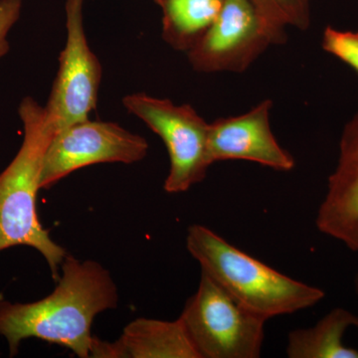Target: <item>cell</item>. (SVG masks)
Masks as SVG:
<instances>
[{
  "label": "cell",
  "instance_id": "obj_12",
  "mask_svg": "<svg viewBox=\"0 0 358 358\" xmlns=\"http://www.w3.org/2000/svg\"><path fill=\"white\" fill-rule=\"evenodd\" d=\"M162 11V38L189 52L217 20L224 0H154Z\"/></svg>",
  "mask_w": 358,
  "mask_h": 358
},
{
  "label": "cell",
  "instance_id": "obj_8",
  "mask_svg": "<svg viewBox=\"0 0 358 358\" xmlns=\"http://www.w3.org/2000/svg\"><path fill=\"white\" fill-rule=\"evenodd\" d=\"M148 143L112 122H75L52 138L42 167L41 189H49L78 169L99 164H131L147 157Z\"/></svg>",
  "mask_w": 358,
  "mask_h": 358
},
{
  "label": "cell",
  "instance_id": "obj_16",
  "mask_svg": "<svg viewBox=\"0 0 358 358\" xmlns=\"http://www.w3.org/2000/svg\"><path fill=\"white\" fill-rule=\"evenodd\" d=\"M22 6V0H0V59L10 49L8 34L20 20Z\"/></svg>",
  "mask_w": 358,
  "mask_h": 358
},
{
  "label": "cell",
  "instance_id": "obj_11",
  "mask_svg": "<svg viewBox=\"0 0 358 358\" xmlns=\"http://www.w3.org/2000/svg\"><path fill=\"white\" fill-rule=\"evenodd\" d=\"M90 357L200 358L180 320L145 317L129 322L113 343L94 336Z\"/></svg>",
  "mask_w": 358,
  "mask_h": 358
},
{
  "label": "cell",
  "instance_id": "obj_2",
  "mask_svg": "<svg viewBox=\"0 0 358 358\" xmlns=\"http://www.w3.org/2000/svg\"><path fill=\"white\" fill-rule=\"evenodd\" d=\"M18 115L24 131L22 145L0 173V252L16 246L37 250L57 282L68 253L44 229L36 207L45 154L57 131L47 119L43 106L32 96L23 98Z\"/></svg>",
  "mask_w": 358,
  "mask_h": 358
},
{
  "label": "cell",
  "instance_id": "obj_3",
  "mask_svg": "<svg viewBox=\"0 0 358 358\" xmlns=\"http://www.w3.org/2000/svg\"><path fill=\"white\" fill-rule=\"evenodd\" d=\"M190 255L231 298L266 320L312 308L324 292L278 272L202 225L189 226Z\"/></svg>",
  "mask_w": 358,
  "mask_h": 358
},
{
  "label": "cell",
  "instance_id": "obj_15",
  "mask_svg": "<svg viewBox=\"0 0 358 358\" xmlns=\"http://www.w3.org/2000/svg\"><path fill=\"white\" fill-rule=\"evenodd\" d=\"M322 46L358 74V31H345L327 26L322 35Z\"/></svg>",
  "mask_w": 358,
  "mask_h": 358
},
{
  "label": "cell",
  "instance_id": "obj_10",
  "mask_svg": "<svg viewBox=\"0 0 358 358\" xmlns=\"http://www.w3.org/2000/svg\"><path fill=\"white\" fill-rule=\"evenodd\" d=\"M315 223L320 232L358 252V112L343 129L338 166L329 176Z\"/></svg>",
  "mask_w": 358,
  "mask_h": 358
},
{
  "label": "cell",
  "instance_id": "obj_6",
  "mask_svg": "<svg viewBox=\"0 0 358 358\" xmlns=\"http://www.w3.org/2000/svg\"><path fill=\"white\" fill-rule=\"evenodd\" d=\"M287 41L284 29L264 20L250 0H224L217 20L187 52L199 73H242L272 45Z\"/></svg>",
  "mask_w": 358,
  "mask_h": 358
},
{
  "label": "cell",
  "instance_id": "obj_9",
  "mask_svg": "<svg viewBox=\"0 0 358 358\" xmlns=\"http://www.w3.org/2000/svg\"><path fill=\"white\" fill-rule=\"evenodd\" d=\"M272 107V101L265 100L246 114L220 117L209 124L211 164L225 160H248L274 171H291L296 162L273 134L270 126Z\"/></svg>",
  "mask_w": 358,
  "mask_h": 358
},
{
  "label": "cell",
  "instance_id": "obj_4",
  "mask_svg": "<svg viewBox=\"0 0 358 358\" xmlns=\"http://www.w3.org/2000/svg\"><path fill=\"white\" fill-rule=\"evenodd\" d=\"M178 319L200 358L261 355L267 320L241 307L203 272Z\"/></svg>",
  "mask_w": 358,
  "mask_h": 358
},
{
  "label": "cell",
  "instance_id": "obj_7",
  "mask_svg": "<svg viewBox=\"0 0 358 358\" xmlns=\"http://www.w3.org/2000/svg\"><path fill=\"white\" fill-rule=\"evenodd\" d=\"M85 0H66L67 38L59 56L57 75L44 106L56 131L86 121L96 109L103 69L90 48L84 27Z\"/></svg>",
  "mask_w": 358,
  "mask_h": 358
},
{
  "label": "cell",
  "instance_id": "obj_5",
  "mask_svg": "<svg viewBox=\"0 0 358 358\" xmlns=\"http://www.w3.org/2000/svg\"><path fill=\"white\" fill-rule=\"evenodd\" d=\"M122 105L164 141L171 160L164 185L167 193L187 192L206 178L211 166L209 124L192 106L176 105L143 92L124 96Z\"/></svg>",
  "mask_w": 358,
  "mask_h": 358
},
{
  "label": "cell",
  "instance_id": "obj_1",
  "mask_svg": "<svg viewBox=\"0 0 358 358\" xmlns=\"http://www.w3.org/2000/svg\"><path fill=\"white\" fill-rule=\"evenodd\" d=\"M55 289L46 298L28 303L0 299V336L9 353L17 355L21 341L38 338L89 358L96 315L119 305V291L109 271L93 260L65 257Z\"/></svg>",
  "mask_w": 358,
  "mask_h": 358
},
{
  "label": "cell",
  "instance_id": "obj_13",
  "mask_svg": "<svg viewBox=\"0 0 358 358\" xmlns=\"http://www.w3.org/2000/svg\"><path fill=\"white\" fill-rule=\"evenodd\" d=\"M355 315L345 308H334L315 326L299 329L288 336L286 352L289 358H358V350L343 343Z\"/></svg>",
  "mask_w": 358,
  "mask_h": 358
},
{
  "label": "cell",
  "instance_id": "obj_17",
  "mask_svg": "<svg viewBox=\"0 0 358 358\" xmlns=\"http://www.w3.org/2000/svg\"><path fill=\"white\" fill-rule=\"evenodd\" d=\"M355 288H357V291L358 293V275H357V279H355Z\"/></svg>",
  "mask_w": 358,
  "mask_h": 358
},
{
  "label": "cell",
  "instance_id": "obj_18",
  "mask_svg": "<svg viewBox=\"0 0 358 358\" xmlns=\"http://www.w3.org/2000/svg\"><path fill=\"white\" fill-rule=\"evenodd\" d=\"M355 326L358 327V317H355Z\"/></svg>",
  "mask_w": 358,
  "mask_h": 358
},
{
  "label": "cell",
  "instance_id": "obj_14",
  "mask_svg": "<svg viewBox=\"0 0 358 358\" xmlns=\"http://www.w3.org/2000/svg\"><path fill=\"white\" fill-rule=\"evenodd\" d=\"M261 16L275 27L307 30L312 20V0H250Z\"/></svg>",
  "mask_w": 358,
  "mask_h": 358
}]
</instances>
